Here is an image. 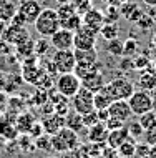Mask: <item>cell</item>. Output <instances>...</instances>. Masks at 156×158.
<instances>
[{
    "label": "cell",
    "instance_id": "cell-1",
    "mask_svg": "<svg viewBox=\"0 0 156 158\" xmlns=\"http://www.w3.org/2000/svg\"><path fill=\"white\" fill-rule=\"evenodd\" d=\"M50 136H52V150L57 153H66L75 150V148H80L78 131L71 130L68 127H63L60 131Z\"/></svg>",
    "mask_w": 156,
    "mask_h": 158
},
{
    "label": "cell",
    "instance_id": "cell-2",
    "mask_svg": "<svg viewBox=\"0 0 156 158\" xmlns=\"http://www.w3.org/2000/svg\"><path fill=\"white\" fill-rule=\"evenodd\" d=\"M33 25H35L37 33H40V37L50 38L60 28V17L57 14V8H42Z\"/></svg>",
    "mask_w": 156,
    "mask_h": 158
},
{
    "label": "cell",
    "instance_id": "cell-3",
    "mask_svg": "<svg viewBox=\"0 0 156 158\" xmlns=\"http://www.w3.org/2000/svg\"><path fill=\"white\" fill-rule=\"evenodd\" d=\"M102 90L111 100H128L134 92V85L126 78H115L111 82H108Z\"/></svg>",
    "mask_w": 156,
    "mask_h": 158
},
{
    "label": "cell",
    "instance_id": "cell-4",
    "mask_svg": "<svg viewBox=\"0 0 156 158\" xmlns=\"http://www.w3.org/2000/svg\"><path fill=\"white\" fill-rule=\"evenodd\" d=\"M128 103H130V108H131L133 115H136V117H140V115L154 108L153 95L146 90H134L133 95L128 98Z\"/></svg>",
    "mask_w": 156,
    "mask_h": 158
},
{
    "label": "cell",
    "instance_id": "cell-5",
    "mask_svg": "<svg viewBox=\"0 0 156 158\" xmlns=\"http://www.w3.org/2000/svg\"><path fill=\"white\" fill-rule=\"evenodd\" d=\"M82 88V80L75 72H68V73H60V77L55 82V90L60 92L63 97L71 98Z\"/></svg>",
    "mask_w": 156,
    "mask_h": 158
},
{
    "label": "cell",
    "instance_id": "cell-6",
    "mask_svg": "<svg viewBox=\"0 0 156 158\" xmlns=\"http://www.w3.org/2000/svg\"><path fill=\"white\" fill-rule=\"evenodd\" d=\"M93 97L95 93L86 90L85 87H82L80 90L71 97V106L75 112H78L80 115H86L95 110V103H93Z\"/></svg>",
    "mask_w": 156,
    "mask_h": 158
},
{
    "label": "cell",
    "instance_id": "cell-7",
    "mask_svg": "<svg viewBox=\"0 0 156 158\" xmlns=\"http://www.w3.org/2000/svg\"><path fill=\"white\" fill-rule=\"evenodd\" d=\"M52 62L58 73H68V72H73L77 67V58H75L73 50H55Z\"/></svg>",
    "mask_w": 156,
    "mask_h": 158
},
{
    "label": "cell",
    "instance_id": "cell-8",
    "mask_svg": "<svg viewBox=\"0 0 156 158\" xmlns=\"http://www.w3.org/2000/svg\"><path fill=\"white\" fill-rule=\"evenodd\" d=\"M3 40L7 42V44L10 45H20L23 44V42H27L28 38H30V32H28L27 25H14V23H8L5 32H3Z\"/></svg>",
    "mask_w": 156,
    "mask_h": 158
},
{
    "label": "cell",
    "instance_id": "cell-9",
    "mask_svg": "<svg viewBox=\"0 0 156 158\" xmlns=\"http://www.w3.org/2000/svg\"><path fill=\"white\" fill-rule=\"evenodd\" d=\"M50 44H52V47L55 50H73V47H75V32L60 27L52 37H50Z\"/></svg>",
    "mask_w": 156,
    "mask_h": 158
},
{
    "label": "cell",
    "instance_id": "cell-10",
    "mask_svg": "<svg viewBox=\"0 0 156 158\" xmlns=\"http://www.w3.org/2000/svg\"><path fill=\"white\" fill-rule=\"evenodd\" d=\"M42 3L40 0H22L17 5V12L27 20V23H33L37 20V17L42 12Z\"/></svg>",
    "mask_w": 156,
    "mask_h": 158
},
{
    "label": "cell",
    "instance_id": "cell-11",
    "mask_svg": "<svg viewBox=\"0 0 156 158\" xmlns=\"http://www.w3.org/2000/svg\"><path fill=\"white\" fill-rule=\"evenodd\" d=\"M96 33L90 27L82 23V27L75 32V47L73 48H91L96 45Z\"/></svg>",
    "mask_w": 156,
    "mask_h": 158
},
{
    "label": "cell",
    "instance_id": "cell-12",
    "mask_svg": "<svg viewBox=\"0 0 156 158\" xmlns=\"http://www.w3.org/2000/svg\"><path fill=\"white\" fill-rule=\"evenodd\" d=\"M108 112H110V117L118 118V120H121L125 123L128 122L130 118H131V115H133L128 100H113L108 106Z\"/></svg>",
    "mask_w": 156,
    "mask_h": 158
},
{
    "label": "cell",
    "instance_id": "cell-13",
    "mask_svg": "<svg viewBox=\"0 0 156 158\" xmlns=\"http://www.w3.org/2000/svg\"><path fill=\"white\" fill-rule=\"evenodd\" d=\"M82 19H83V25L90 27L91 30H95L98 33H100V30H102V27L105 25V14L100 10V8L91 7L90 10L82 15Z\"/></svg>",
    "mask_w": 156,
    "mask_h": 158
},
{
    "label": "cell",
    "instance_id": "cell-14",
    "mask_svg": "<svg viewBox=\"0 0 156 158\" xmlns=\"http://www.w3.org/2000/svg\"><path fill=\"white\" fill-rule=\"evenodd\" d=\"M18 135L20 133H18V130H17L15 120H12L10 117H7L5 112H3V115L0 117V136L8 140V142H15Z\"/></svg>",
    "mask_w": 156,
    "mask_h": 158
},
{
    "label": "cell",
    "instance_id": "cell-15",
    "mask_svg": "<svg viewBox=\"0 0 156 158\" xmlns=\"http://www.w3.org/2000/svg\"><path fill=\"white\" fill-rule=\"evenodd\" d=\"M42 125H43V130L47 135H55L57 131H60L65 127V117H62V115L53 112L52 115H47L42 120Z\"/></svg>",
    "mask_w": 156,
    "mask_h": 158
},
{
    "label": "cell",
    "instance_id": "cell-16",
    "mask_svg": "<svg viewBox=\"0 0 156 158\" xmlns=\"http://www.w3.org/2000/svg\"><path fill=\"white\" fill-rule=\"evenodd\" d=\"M105 85H106V82H105L103 72H95V73H90L85 78H82V87H85L86 90H90L93 93L100 92Z\"/></svg>",
    "mask_w": 156,
    "mask_h": 158
},
{
    "label": "cell",
    "instance_id": "cell-17",
    "mask_svg": "<svg viewBox=\"0 0 156 158\" xmlns=\"http://www.w3.org/2000/svg\"><path fill=\"white\" fill-rule=\"evenodd\" d=\"M108 133H110V130L106 128V125H105L103 122H98L96 125L90 127L88 140H90V143H93V145H102V143L106 142Z\"/></svg>",
    "mask_w": 156,
    "mask_h": 158
},
{
    "label": "cell",
    "instance_id": "cell-18",
    "mask_svg": "<svg viewBox=\"0 0 156 158\" xmlns=\"http://www.w3.org/2000/svg\"><path fill=\"white\" fill-rule=\"evenodd\" d=\"M120 15H123L126 20H130V22H134V23H136L138 20L141 19L143 10L131 0V2H123V3H120Z\"/></svg>",
    "mask_w": 156,
    "mask_h": 158
},
{
    "label": "cell",
    "instance_id": "cell-19",
    "mask_svg": "<svg viewBox=\"0 0 156 158\" xmlns=\"http://www.w3.org/2000/svg\"><path fill=\"white\" fill-rule=\"evenodd\" d=\"M128 136H130V131H128V128H126V125L121 127V128H116V130H110L108 138H106V145L111 150H116Z\"/></svg>",
    "mask_w": 156,
    "mask_h": 158
},
{
    "label": "cell",
    "instance_id": "cell-20",
    "mask_svg": "<svg viewBox=\"0 0 156 158\" xmlns=\"http://www.w3.org/2000/svg\"><path fill=\"white\" fill-rule=\"evenodd\" d=\"M77 63H95L98 62V52L95 47L91 48H73Z\"/></svg>",
    "mask_w": 156,
    "mask_h": 158
},
{
    "label": "cell",
    "instance_id": "cell-21",
    "mask_svg": "<svg viewBox=\"0 0 156 158\" xmlns=\"http://www.w3.org/2000/svg\"><path fill=\"white\" fill-rule=\"evenodd\" d=\"M35 117L30 113V112H22L20 115H17L15 118V125H17V130H18V133H28L30 131L32 125L35 123Z\"/></svg>",
    "mask_w": 156,
    "mask_h": 158
},
{
    "label": "cell",
    "instance_id": "cell-22",
    "mask_svg": "<svg viewBox=\"0 0 156 158\" xmlns=\"http://www.w3.org/2000/svg\"><path fill=\"white\" fill-rule=\"evenodd\" d=\"M143 73L140 75V78H138V87H140V90H146V92H151L156 88V73L151 70H141Z\"/></svg>",
    "mask_w": 156,
    "mask_h": 158
},
{
    "label": "cell",
    "instance_id": "cell-23",
    "mask_svg": "<svg viewBox=\"0 0 156 158\" xmlns=\"http://www.w3.org/2000/svg\"><path fill=\"white\" fill-rule=\"evenodd\" d=\"M15 55H17V58H20L22 62L27 60V58H30V57H35V42H33L32 38H28L23 44L15 45Z\"/></svg>",
    "mask_w": 156,
    "mask_h": 158
},
{
    "label": "cell",
    "instance_id": "cell-24",
    "mask_svg": "<svg viewBox=\"0 0 156 158\" xmlns=\"http://www.w3.org/2000/svg\"><path fill=\"white\" fill-rule=\"evenodd\" d=\"M136 145H138V143H136V138L128 136V138H126L125 142L116 148L118 156H120V158H133L134 152H136Z\"/></svg>",
    "mask_w": 156,
    "mask_h": 158
},
{
    "label": "cell",
    "instance_id": "cell-25",
    "mask_svg": "<svg viewBox=\"0 0 156 158\" xmlns=\"http://www.w3.org/2000/svg\"><path fill=\"white\" fill-rule=\"evenodd\" d=\"M17 14V5L12 0H0V20L10 22Z\"/></svg>",
    "mask_w": 156,
    "mask_h": 158
},
{
    "label": "cell",
    "instance_id": "cell-26",
    "mask_svg": "<svg viewBox=\"0 0 156 158\" xmlns=\"http://www.w3.org/2000/svg\"><path fill=\"white\" fill-rule=\"evenodd\" d=\"M65 127H68L71 128V130H75V131H80L83 127V115H80L78 112H68L66 113V117H65Z\"/></svg>",
    "mask_w": 156,
    "mask_h": 158
},
{
    "label": "cell",
    "instance_id": "cell-27",
    "mask_svg": "<svg viewBox=\"0 0 156 158\" xmlns=\"http://www.w3.org/2000/svg\"><path fill=\"white\" fill-rule=\"evenodd\" d=\"M82 23H83V19H82V15L77 12L75 15L68 17L66 20H62V22H60V27H62V28H66V30H71V32H77L78 28L82 27Z\"/></svg>",
    "mask_w": 156,
    "mask_h": 158
},
{
    "label": "cell",
    "instance_id": "cell-28",
    "mask_svg": "<svg viewBox=\"0 0 156 158\" xmlns=\"http://www.w3.org/2000/svg\"><path fill=\"white\" fill-rule=\"evenodd\" d=\"M100 33H102V37L105 38V40H113V38H118V33H120V27H118L116 22H106L102 27V30H100Z\"/></svg>",
    "mask_w": 156,
    "mask_h": 158
},
{
    "label": "cell",
    "instance_id": "cell-29",
    "mask_svg": "<svg viewBox=\"0 0 156 158\" xmlns=\"http://www.w3.org/2000/svg\"><path fill=\"white\" fill-rule=\"evenodd\" d=\"M23 83L22 75H17V73H8L7 75V85H5V93H12L17 92L18 87Z\"/></svg>",
    "mask_w": 156,
    "mask_h": 158
},
{
    "label": "cell",
    "instance_id": "cell-30",
    "mask_svg": "<svg viewBox=\"0 0 156 158\" xmlns=\"http://www.w3.org/2000/svg\"><path fill=\"white\" fill-rule=\"evenodd\" d=\"M111 98H110L106 93H105L103 90L96 92L95 97H93V103H95V110H103V108H108L110 103H111Z\"/></svg>",
    "mask_w": 156,
    "mask_h": 158
},
{
    "label": "cell",
    "instance_id": "cell-31",
    "mask_svg": "<svg viewBox=\"0 0 156 158\" xmlns=\"http://www.w3.org/2000/svg\"><path fill=\"white\" fill-rule=\"evenodd\" d=\"M106 52L111 55V57H123V42H121L120 38H113V40H108Z\"/></svg>",
    "mask_w": 156,
    "mask_h": 158
},
{
    "label": "cell",
    "instance_id": "cell-32",
    "mask_svg": "<svg viewBox=\"0 0 156 158\" xmlns=\"http://www.w3.org/2000/svg\"><path fill=\"white\" fill-rule=\"evenodd\" d=\"M57 14H58V17H60V22H62V20H66L68 17L77 14V8H75V5H73L71 2L60 3V5H58V8H57Z\"/></svg>",
    "mask_w": 156,
    "mask_h": 158
},
{
    "label": "cell",
    "instance_id": "cell-33",
    "mask_svg": "<svg viewBox=\"0 0 156 158\" xmlns=\"http://www.w3.org/2000/svg\"><path fill=\"white\" fill-rule=\"evenodd\" d=\"M50 47H52L50 38L48 37H40L38 40L35 42V55L37 57H43V55L50 50Z\"/></svg>",
    "mask_w": 156,
    "mask_h": 158
},
{
    "label": "cell",
    "instance_id": "cell-34",
    "mask_svg": "<svg viewBox=\"0 0 156 158\" xmlns=\"http://www.w3.org/2000/svg\"><path fill=\"white\" fill-rule=\"evenodd\" d=\"M138 47H140L138 40H134V38L130 37L126 42H123V57H130V58H131L133 55H136Z\"/></svg>",
    "mask_w": 156,
    "mask_h": 158
},
{
    "label": "cell",
    "instance_id": "cell-35",
    "mask_svg": "<svg viewBox=\"0 0 156 158\" xmlns=\"http://www.w3.org/2000/svg\"><path fill=\"white\" fill-rule=\"evenodd\" d=\"M35 148L43 150V152H52V136L43 133L38 138H35Z\"/></svg>",
    "mask_w": 156,
    "mask_h": 158
},
{
    "label": "cell",
    "instance_id": "cell-36",
    "mask_svg": "<svg viewBox=\"0 0 156 158\" xmlns=\"http://www.w3.org/2000/svg\"><path fill=\"white\" fill-rule=\"evenodd\" d=\"M106 8H105V23L106 22H116L118 20V15H120V5L115 7L113 3H106Z\"/></svg>",
    "mask_w": 156,
    "mask_h": 158
},
{
    "label": "cell",
    "instance_id": "cell-37",
    "mask_svg": "<svg viewBox=\"0 0 156 158\" xmlns=\"http://www.w3.org/2000/svg\"><path fill=\"white\" fill-rule=\"evenodd\" d=\"M138 122L141 123V127L145 128H150L153 123L156 122V112H153V110H150V112H146V113H143L140 115V118H138Z\"/></svg>",
    "mask_w": 156,
    "mask_h": 158
},
{
    "label": "cell",
    "instance_id": "cell-38",
    "mask_svg": "<svg viewBox=\"0 0 156 158\" xmlns=\"http://www.w3.org/2000/svg\"><path fill=\"white\" fill-rule=\"evenodd\" d=\"M126 128H128V131H130V136H133V138H140V136H143V133H145V128L141 127L140 122L128 123Z\"/></svg>",
    "mask_w": 156,
    "mask_h": 158
},
{
    "label": "cell",
    "instance_id": "cell-39",
    "mask_svg": "<svg viewBox=\"0 0 156 158\" xmlns=\"http://www.w3.org/2000/svg\"><path fill=\"white\" fill-rule=\"evenodd\" d=\"M151 65V60L146 55H140V57H136V58H133V67H134V70H146V68H150Z\"/></svg>",
    "mask_w": 156,
    "mask_h": 158
},
{
    "label": "cell",
    "instance_id": "cell-40",
    "mask_svg": "<svg viewBox=\"0 0 156 158\" xmlns=\"http://www.w3.org/2000/svg\"><path fill=\"white\" fill-rule=\"evenodd\" d=\"M143 138H145V143H148L150 147L156 145V122H154L150 128H146V130H145Z\"/></svg>",
    "mask_w": 156,
    "mask_h": 158
},
{
    "label": "cell",
    "instance_id": "cell-41",
    "mask_svg": "<svg viewBox=\"0 0 156 158\" xmlns=\"http://www.w3.org/2000/svg\"><path fill=\"white\" fill-rule=\"evenodd\" d=\"M33 103L37 106H43L45 103H48V93L45 92V88H40L38 87V92H35V95H33Z\"/></svg>",
    "mask_w": 156,
    "mask_h": 158
},
{
    "label": "cell",
    "instance_id": "cell-42",
    "mask_svg": "<svg viewBox=\"0 0 156 158\" xmlns=\"http://www.w3.org/2000/svg\"><path fill=\"white\" fill-rule=\"evenodd\" d=\"M98 122H100V118H98V112H96V110H93V112H90L86 115H83V125L88 127V128L96 125Z\"/></svg>",
    "mask_w": 156,
    "mask_h": 158
},
{
    "label": "cell",
    "instance_id": "cell-43",
    "mask_svg": "<svg viewBox=\"0 0 156 158\" xmlns=\"http://www.w3.org/2000/svg\"><path fill=\"white\" fill-rule=\"evenodd\" d=\"M43 133H45V130H43V125H42V122H35V123L32 125L30 131H28V135H30L33 140L38 138V136H40V135H43Z\"/></svg>",
    "mask_w": 156,
    "mask_h": 158
},
{
    "label": "cell",
    "instance_id": "cell-44",
    "mask_svg": "<svg viewBox=\"0 0 156 158\" xmlns=\"http://www.w3.org/2000/svg\"><path fill=\"white\" fill-rule=\"evenodd\" d=\"M105 125H106L108 130H116V128H121V127H125V122H121V120H118V118H113V117H110L106 122H105Z\"/></svg>",
    "mask_w": 156,
    "mask_h": 158
},
{
    "label": "cell",
    "instance_id": "cell-45",
    "mask_svg": "<svg viewBox=\"0 0 156 158\" xmlns=\"http://www.w3.org/2000/svg\"><path fill=\"white\" fill-rule=\"evenodd\" d=\"M136 23H138V25H140V27H141V28H150V27H151V25H153V23H154V20H153V19H151V17H146L145 14H143V15H141V19H140V20H138V22H136Z\"/></svg>",
    "mask_w": 156,
    "mask_h": 158
},
{
    "label": "cell",
    "instance_id": "cell-46",
    "mask_svg": "<svg viewBox=\"0 0 156 158\" xmlns=\"http://www.w3.org/2000/svg\"><path fill=\"white\" fill-rule=\"evenodd\" d=\"M10 44H7L5 40H3V37H0V55H8L10 53Z\"/></svg>",
    "mask_w": 156,
    "mask_h": 158
},
{
    "label": "cell",
    "instance_id": "cell-47",
    "mask_svg": "<svg viewBox=\"0 0 156 158\" xmlns=\"http://www.w3.org/2000/svg\"><path fill=\"white\" fill-rule=\"evenodd\" d=\"M98 112V118H100V122H106L108 118H110V112H108V108H103V110H96Z\"/></svg>",
    "mask_w": 156,
    "mask_h": 158
},
{
    "label": "cell",
    "instance_id": "cell-48",
    "mask_svg": "<svg viewBox=\"0 0 156 158\" xmlns=\"http://www.w3.org/2000/svg\"><path fill=\"white\" fill-rule=\"evenodd\" d=\"M5 85H7V73L0 72V92H5Z\"/></svg>",
    "mask_w": 156,
    "mask_h": 158
},
{
    "label": "cell",
    "instance_id": "cell-49",
    "mask_svg": "<svg viewBox=\"0 0 156 158\" xmlns=\"http://www.w3.org/2000/svg\"><path fill=\"white\" fill-rule=\"evenodd\" d=\"M7 25H8V22H5V20H0V37L3 35V32H5Z\"/></svg>",
    "mask_w": 156,
    "mask_h": 158
},
{
    "label": "cell",
    "instance_id": "cell-50",
    "mask_svg": "<svg viewBox=\"0 0 156 158\" xmlns=\"http://www.w3.org/2000/svg\"><path fill=\"white\" fill-rule=\"evenodd\" d=\"M148 158H156V145L150 148V153H148Z\"/></svg>",
    "mask_w": 156,
    "mask_h": 158
},
{
    "label": "cell",
    "instance_id": "cell-51",
    "mask_svg": "<svg viewBox=\"0 0 156 158\" xmlns=\"http://www.w3.org/2000/svg\"><path fill=\"white\" fill-rule=\"evenodd\" d=\"M145 2V5H148V7H156V0H143Z\"/></svg>",
    "mask_w": 156,
    "mask_h": 158
},
{
    "label": "cell",
    "instance_id": "cell-52",
    "mask_svg": "<svg viewBox=\"0 0 156 158\" xmlns=\"http://www.w3.org/2000/svg\"><path fill=\"white\" fill-rule=\"evenodd\" d=\"M5 98H7V93H5V92H0V103H2V105L7 102Z\"/></svg>",
    "mask_w": 156,
    "mask_h": 158
},
{
    "label": "cell",
    "instance_id": "cell-53",
    "mask_svg": "<svg viewBox=\"0 0 156 158\" xmlns=\"http://www.w3.org/2000/svg\"><path fill=\"white\" fill-rule=\"evenodd\" d=\"M151 45H153V48L156 50V33L153 35V38H151Z\"/></svg>",
    "mask_w": 156,
    "mask_h": 158
},
{
    "label": "cell",
    "instance_id": "cell-54",
    "mask_svg": "<svg viewBox=\"0 0 156 158\" xmlns=\"http://www.w3.org/2000/svg\"><path fill=\"white\" fill-rule=\"evenodd\" d=\"M58 2V5H60V3H66V2H70V0H57Z\"/></svg>",
    "mask_w": 156,
    "mask_h": 158
},
{
    "label": "cell",
    "instance_id": "cell-55",
    "mask_svg": "<svg viewBox=\"0 0 156 158\" xmlns=\"http://www.w3.org/2000/svg\"><path fill=\"white\" fill-rule=\"evenodd\" d=\"M3 115V106H2V103H0V117Z\"/></svg>",
    "mask_w": 156,
    "mask_h": 158
},
{
    "label": "cell",
    "instance_id": "cell-56",
    "mask_svg": "<svg viewBox=\"0 0 156 158\" xmlns=\"http://www.w3.org/2000/svg\"><path fill=\"white\" fill-rule=\"evenodd\" d=\"M120 3H123V2H131V0H118Z\"/></svg>",
    "mask_w": 156,
    "mask_h": 158
},
{
    "label": "cell",
    "instance_id": "cell-57",
    "mask_svg": "<svg viewBox=\"0 0 156 158\" xmlns=\"http://www.w3.org/2000/svg\"><path fill=\"white\" fill-rule=\"evenodd\" d=\"M154 90H156V88H154ZM153 100H154V103H156V92H154V97H153Z\"/></svg>",
    "mask_w": 156,
    "mask_h": 158
},
{
    "label": "cell",
    "instance_id": "cell-58",
    "mask_svg": "<svg viewBox=\"0 0 156 158\" xmlns=\"http://www.w3.org/2000/svg\"><path fill=\"white\" fill-rule=\"evenodd\" d=\"M100 2H103V3H108V2H110V0H100Z\"/></svg>",
    "mask_w": 156,
    "mask_h": 158
},
{
    "label": "cell",
    "instance_id": "cell-59",
    "mask_svg": "<svg viewBox=\"0 0 156 158\" xmlns=\"http://www.w3.org/2000/svg\"><path fill=\"white\" fill-rule=\"evenodd\" d=\"M153 63H154V67H156V55H154V58H153Z\"/></svg>",
    "mask_w": 156,
    "mask_h": 158
},
{
    "label": "cell",
    "instance_id": "cell-60",
    "mask_svg": "<svg viewBox=\"0 0 156 158\" xmlns=\"http://www.w3.org/2000/svg\"><path fill=\"white\" fill-rule=\"evenodd\" d=\"M47 158H57V156H47Z\"/></svg>",
    "mask_w": 156,
    "mask_h": 158
},
{
    "label": "cell",
    "instance_id": "cell-61",
    "mask_svg": "<svg viewBox=\"0 0 156 158\" xmlns=\"http://www.w3.org/2000/svg\"><path fill=\"white\" fill-rule=\"evenodd\" d=\"M153 20H154V23H156V17H154V19H153Z\"/></svg>",
    "mask_w": 156,
    "mask_h": 158
}]
</instances>
